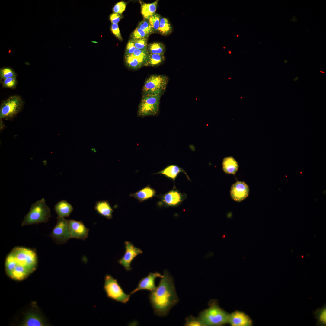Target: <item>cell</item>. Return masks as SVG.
Listing matches in <instances>:
<instances>
[{
    "label": "cell",
    "mask_w": 326,
    "mask_h": 326,
    "mask_svg": "<svg viewBox=\"0 0 326 326\" xmlns=\"http://www.w3.org/2000/svg\"><path fill=\"white\" fill-rule=\"evenodd\" d=\"M136 49L133 40L132 39L129 40L127 44L125 51V55H130L132 54Z\"/></svg>",
    "instance_id": "cell-38"
},
{
    "label": "cell",
    "mask_w": 326,
    "mask_h": 326,
    "mask_svg": "<svg viewBox=\"0 0 326 326\" xmlns=\"http://www.w3.org/2000/svg\"><path fill=\"white\" fill-rule=\"evenodd\" d=\"M229 314L215 303L201 311L199 317L203 326H221L228 323Z\"/></svg>",
    "instance_id": "cell-4"
},
{
    "label": "cell",
    "mask_w": 326,
    "mask_h": 326,
    "mask_svg": "<svg viewBox=\"0 0 326 326\" xmlns=\"http://www.w3.org/2000/svg\"><path fill=\"white\" fill-rule=\"evenodd\" d=\"M183 196L179 191L171 190L161 196V203L167 206H176L181 203Z\"/></svg>",
    "instance_id": "cell-15"
},
{
    "label": "cell",
    "mask_w": 326,
    "mask_h": 326,
    "mask_svg": "<svg viewBox=\"0 0 326 326\" xmlns=\"http://www.w3.org/2000/svg\"><path fill=\"white\" fill-rule=\"evenodd\" d=\"M149 35L153 33L152 28L148 20L144 19L141 21L137 27Z\"/></svg>",
    "instance_id": "cell-34"
},
{
    "label": "cell",
    "mask_w": 326,
    "mask_h": 326,
    "mask_svg": "<svg viewBox=\"0 0 326 326\" xmlns=\"http://www.w3.org/2000/svg\"><path fill=\"white\" fill-rule=\"evenodd\" d=\"M50 236L57 245L66 243L71 238L68 220L64 218L58 216L56 225L53 229Z\"/></svg>",
    "instance_id": "cell-9"
},
{
    "label": "cell",
    "mask_w": 326,
    "mask_h": 326,
    "mask_svg": "<svg viewBox=\"0 0 326 326\" xmlns=\"http://www.w3.org/2000/svg\"><path fill=\"white\" fill-rule=\"evenodd\" d=\"M73 209L72 205L65 200L58 202L54 207V210L58 216L63 218L69 217Z\"/></svg>",
    "instance_id": "cell-17"
},
{
    "label": "cell",
    "mask_w": 326,
    "mask_h": 326,
    "mask_svg": "<svg viewBox=\"0 0 326 326\" xmlns=\"http://www.w3.org/2000/svg\"><path fill=\"white\" fill-rule=\"evenodd\" d=\"M314 317L317 320V325L325 326L326 323V307L325 304L321 308L313 312Z\"/></svg>",
    "instance_id": "cell-24"
},
{
    "label": "cell",
    "mask_w": 326,
    "mask_h": 326,
    "mask_svg": "<svg viewBox=\"0 0 326 326\" xmlns=\"http://www.w3.org/2000/svg\"><path fill=\"white\" fill-rule=\"evenodd\" d=\"M17 74L14 70L9 67H3L0 69V79L11 77L16 78Z\"/></svg>",
    "instance_id": "cell-28"
},
{
    "label": "cell",
    "mask_w": 326,
    "mask_h": 326,
    "mask_svg": "<svg viewBox=\"0 0 326 326\" xmlns=\"http://www.w3.org/2000/svg\"><path fill=\"white\" fill-rule=\"evenodd\" d=\"M149 298L155 314L159 317L167 316L179 301L174 279L165 270L158 286L151 292Z\"/></svg>",
    "instance_id": "cell-1"
},
{
    "label": "cell",
    "mask_w": 326,
    "mask_h": 326,
    "mask_svg": "<svg viewBox=\"0 0 326 326\" xmlns=\"http://www.w3.org/2000/svg\"><path fill=\"white\" fill-rule=\"evenodd\" d=\"M103 289L108 298L123 303H126L131 295L126 293L117 280L109 274L104 277Z\"/></svg>",
    "instance_id": "cell-6"
},
{
    "label": "cell",
    "mask_w": 326,
    "mask_h": 326,
    "mask_svg": "<svg viewBox=\"0 0 326 326\" xmlns=\"http://www.w3.org/2000/svg\"><path fill=\"white\" fill-rule=\"evenodd\" d=\"M155 190L147 185L137 192L130 194V196L137 199L139 202H142L152 198L155 196Z\"/></svg>",
    "instance_id": "cell-20"
},
{
    "label": "cell",
    "mask_w": 326,
    "mask_h": 326,
    "mask_svg": "<svg viewBox=\"0 0 326 326\" xmlns=\"http://www.w3.org/2000/svg\"><path fill=\"white\" fill-rule=\"evenodd\" d=\"M91 151L93 152H96V149L95 148H91Z\"/></svg>",
    "instance_id": "cell-40"
},
{
    "label": "cell",
    "mask_w": 326,
    "mask_h": 326,
    "mask_svg": "<svg viewBox=\"0 0 326 326\" xmlns=\"http://www.w3.org/2000/svg\"><path fill=\"white\" fill-rule=\"evenodd\" d=\"M149 54V53L148 50H142L137 49H136L133 53L132 54L133 55L138 57L145 61L146 63L148 60Z\"/></svg>",
    "instance_id": "cell-36"
},
{
    "label": "cell",
    "mask_w": 326,
    "mask_h": 326,
    "mask_svg": "<svg viewBox=\"0 0 326 326\" xmlns=\"http://www.w3.org/2000/svg\"><path fill=\"white\" fill-rule=\"evenodd\" d=\"M122 18L120 14L112 13L109 16V19L112 24H117Z\"/></svg>",
    "instance_id": "cell-39"
},
{
    "label": "cell",
    "mask_w": 326,
    "mask_h": 326,
    "mask_svg": "<svg viewBox=\"0 0 326 326\" xmlns=\"http://www.w3.org/2000/svg\"><path fill=\"white\" fill-rule=\"evenodd\" d=\"M158 1L151 3H144L141 4V12L145 19L148 20L155 13Z\"/></svg>",
    "instance_id": "cell-23"
},
{
    "label": "cell",
    "mask_w": 326,
    "mask_h": 326,
    "mask_svg": "<svg viewBox=\"0 0 326 326\" xmlns=\"http://www.w3.org/2000/svg\"><path fill=\"white\" fill-rule=\"evenodd\" d=\"M147 50L149 53L164 55L165 47L161 43L154 42L148 45Z\"/></svg>",
    "instance_id": "cell-27"
},
{
    "label": "cell",
    "mask_w": 326,
    "mask_h": 326,
    "mask_svg": "<svg viewBox=\"0 0 326 326\" xmlns=\"http://www.w3.org/2000/svg\"><path fill=\"white\" fill-rule=\"evenodd\" d=\"M185 325L186 326H203L199 316L195 317L190 315L187 317Z\"/></svg>",
    "instance_id": "cell-31"
},
{
    "label": "cell",
    "mask_w": 326,
    "mask_h": 326,
    "mask_svg": "<svg viewBox=\"0 0 326 326\" xmlns=\"http://www.w3.org/2000/svg\"><path fill=\"white\" fill-rule=\"evenodd\" d=\"M126 5V3L124 1L119 2L116 3L113 8V12L121 14L125 11Z\"/></svg>",
    "instance_id": "cell-35"
},
{
    "label": "cell",
    "mask_w": 326,
    "mask_h": 326,
    "mask_svg": "<svg viewBox=\"0 0 326 326\" xmlns=\"http://www.w3.org/2000/svg\"><path fill=\"white\" fill-rule=\"evenodd\" d=\"M222 165L224 171L229 174H235L238 168L237 162L231 156L225 158L223 160Z\"/></svg>",
    "instance_id": "cell-21"
},
{
    "label": "cell",
    "mask_w": 326,
    "mask_h": 326,
    "mask_svg": "<svg viewBox=\"0 0 326 326\" xmlns=\"http://www.w3.org/2000/svg\"><path fill=\"white\" fill-rule=\"evenodd\" d=\"M37 257L35 251L22 247L14 248L6 257L5 263L6 273L8 275L16 267H24L31 273L36 269Z\"/></svg>",
    "instance_id": "cell-2"
},
{
    "label": "cell",
    "mask_w": 326,
    "mask_h": 326,
    "mask_svg": "<svg viewBox=\"0 0 326 326\" xmlns=\"http://www.w3.org/2000/svg\"><path fill=\"white\" fill-rule=\"evenodd\" d=\"M228 323L232 326H251L252 324L250 318L239 311H235L229 314Z\"/></svg>",
    "instance_id": "cell-13"
},
{
    "label": "cell",
    "mask_w": 326,
    "mask_h": 326,
    "mask_svg": "<svg viewBox=\"0 0 326 326\" xmlns=\"http://www.w3.org/2000/svg\"><path fill=\"white\" fill-rule=\"evenodd\" d=\"M23 326H43L47 325L41 317L37 313L30 312L27 314L21 324Z\"/></svg>",
    "instance_id": "cell-16"
},
{
    "label": "cell",
    "mask_w": 326,
    "mask_h": 326,
    "mask_svg": "<svg viewBox=\"0 0 326 326\" xmlns=\"http://www.w3.org/2000/svg\"><path fill=\"white\" fill-rule=\"evenodd\" d=\"M148 38L133 39L136 49L142 50H148L147 41Z\"/></svg>",
    "instance_id": "cell-33"
},
{
    "label": "cell",
    "mask_w": 326,
    "mask_h": 326,
    "mask_svg": "<svg viewBox=\"0 0 326 326\" xmlns=\"http://www.w3.org/2000/svg\"><path fill=\"white\" fill-rule=\"evenodd\" d=\"M51 216L50 208L44 199L42 198L31 205L29 211L24 216L21 225L46 223Z\"/></svg>",
    "instance_id": "cell-3"
},
{
    "label": "cell",
    "mask_w": 326,
    "mask_h": 326,
    "mask_svg": "<svg viewBox=\"0 0 326 326\" xmlns=\"http://www.w3.org/2000/svg\"><path fill=\"white\" fill-rule=\"evenodd\" d=\"M160 18V15L155 13L148 19L152 28L153 33L158 31Z\"/></svg>",
    "instance_id": "cell-29"
},
{
    "label": "cell",
    "mask_w": 326,
    "mask_h": 326,
    "mask_svg": "<svg viewBox=\"0 0 326 326\" xmlns=\"http://www.w3.org/2000/svg\"><path fill=\"white\" fill-rule=\"evenodd\" d=\"M172 30V27L168 20L165 18H161L158 29L160 33L163 35H166L171 33Z\"/></svg>",
    "instance_id": "cell-26"
},
{
    "label": "cell",
    "mask_w": 326,
    "mask_h": 326,
    "mask_svg": "<svg viewBox=\"0 0 326 326\" xmlns=\"http://www.w3.org/2000/svg\"><path fill=\"white\" fill-rule=\"evenodd\" d=\"M161 96L159 94L142 95L138 107V116L145 117L157 114Z\"/></svg>",
    "instance_id": "cell-8"
},
{
    "label": "cell",
    "mask_w": 326,
    "mask_h": 326,
    "mask_svg": "<svg viewBox=\"0 0 326 326\" xmlns=\"http://www.w3.org/2000/svg\"><path fill=\"white\" fill-rule=\"evenodd\" d=\"M24 102L18 94L9 96L2 101L0 107V120H11L22 110Z\"/></svg>",
    "instance_id": "cell-5"
},
{
    "label": "cell",
    "mask_w": 326,
    "mask_h": 326,
    "mask_svg": "<svg viewBox=\"0 0 326 326\" xmlns=\"http://www.w3.org/2000/svg\"><path fill=\"white\" fill-rule=\"evenodd\" d=\"M71 238L85 240L88 238L89 229L82 221L68 220Z\"/></svg>",
    "instance_id": "cell-11"
},
{
    "label": "cell",
    "mask_w": 326,
    "mask_h": 326,
    "mask_svg": "<svg viewBox=\"0 0 326 326\" xmlns=\"http://www.w3.org/2000/svg\"><path fill=\"white\" fill-rule=\"evenodd\" d=\"M164 55L149 53L145 66H156L161 64L165 60Z\"/></svg>",
    "instance_id": "cell-25"
},
{
    "label": "cell",
    "mask_w": 326,
    "mask_h": 326,
    "mask_svg": "<svg viewBox=\"0 0 326 326\" xmlns=\"http://www.w3.org/2000/svg\"><path fill=\"white\" fill-rule=\"evenodd\" d=\"M168 81V78L163 75H153L145 81L143 86L142 95L159 94L164 93Z\"/></svg>",
    "instance_id": "cell-7"
},
{
    "label": "cell",
    "mask_w": 326,
    "mask_h": 326,
    "mask_svg": "<svg viewBox=\"0 0 326 326\" xmlns=\"http://www.w3.org/2000/svg\"><path fill=\"white\" fill-rule=\"evenodd\" d=\"M149 36L147 33L137 27L132 33L131 37L132 39H137L148 38Z\"/></svg>",
    "instance_id": "cell-32"
},
{
    "label": "cell",
    "mask_w": 326,
    "mask_h": 326,
    "mask_svg": "<svg viewBox=\"0 0 326 326\" xmlns=\"http://www.w3.org/2000/svg\"><path fill=\"white\" fill-rule=\"evenodd\" d=\"M125 60L126 64L132 69H138L143 66H145L146 62L132 54L125 55Z\"/></svg>",
    "instance_id": "cell-22"
},
{
    "label": "cell",
    "mask_w": 326,
    "mask_h": 326,
    "mask_svg": "<svg viewBox=\"0 0 326 326\" xmlns=\"http://www.w3.org/2000/svg\"><path fill=\"white\" fill-rule=\"evenodd\" d=\"M162 276L158 272L149 273L148 275L142 278L139 281L137 287L130 293L131 295L139 290H145L152 292L155 290L156 286L155 285V280L158 277Z\"/></svg>",
    "instance_id": "cell-12"
},
{
    "label": "cell",
    "mask_w": 326,
    "mask_h": 326,
    "mask_svg": "<svg viewBox=\"0 0 326 326\" xmlns=\"http://www.w3.org/2000/svg\"><path fill=\"white\" fill-rule=\"evenodd\" d=\"M125 253L123 256L118 261V262L123 266L126 271H129L131 270V262L137 256L142 254V251L128 241L125 242Z\"/></svg>",
    "instance_id": "cell-10"
},
{
    "label": "cell",
    "mask_w": 326,
    "mask_h": 326,
    "mask_svg": "<svg viewBox=\"0 0 326 326\" xmlns=\"http://www.w3.org/2000/svg\"><path fill=\"white\" fill-rule=\"evenodd\" d=\"M249 191L248 187L245 182L238 181L231 187V197L235 201H241L248 196Z\"/></svg>",
    "instance_id": "cell-14"
},
{
    "label": "cell",
    "mask_w": 326,
    "mask_h": 326,
    "mask_svg": "<svg viewBox=\"0 0 326 326\" xmlns=\"http://www.w3.org/2000/svg\"><path fill=\"white\" fill-rule=\"evenodd\" d=\"M110 30L113 34L119 40L121 41L123 40L118 24H112Z\"/></svg>",
    "instance_id": "cell-37"
},
{
    "label": "cell",
    "mask_w": 326,
    "mask_h": 326,
    "mask_svg": "<svg viewBox=\"0 0 326 326\" xmlns=\"http://www.w3.org/2000/svg\"><path fill=\"white\" fill-rule=\"evenodd\" d=\"M94 208L101 215L108 219L112 218L113 210L108 201L104 200L97 202Z\"/></svg>",
    "instance_id": "cell-18"
},
{
    "label": "cell",
    "mask_w": 326,
    "mask_h": 326,
    "mask_svg": "<svg viewBox=\"0 0 326 326\" xmlns=\"http://www.w3.org/2000/svg\"><path fill=\"white\" fill-rule=\"evenodd\" d=\"M2 87L4 88L14 89L17 84L16 78L11 77L3 79H0Z\"/></svg>",
    "instance_id": "cell-30"
},
{
    "label": "cell",
    "mask_w": 326,
    "mask_h": 326,
    "mask_svg": "<svg viewBox=\"0 0 326 326\" xmlns=\"http://www.w3.org/2000/svg\"><path fill=\"white\" fill-rule=\"evenodd\" d=\"M184 173L190 180L188 176L184 170L176 165H171L166 167L164 169L155 174H162L166 177L172 179L174 182L175 179L180 172Z\"/></svg>",
    "instance_id": "cell-19"
}]
</instances>
